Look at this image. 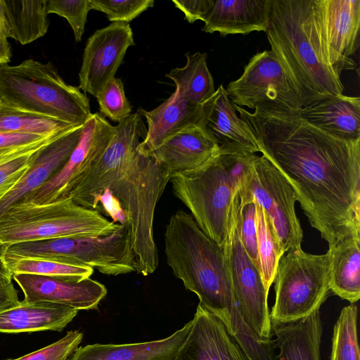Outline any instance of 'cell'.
Returning a JSON list of instances; mask_svg holds the SVG:
<instances>
[{
    "mask_svg": "<svg viewBox=\"0 0 360 360\" xmlns=\"http://www.w3.org/2000/svg\"><path fill=\"white\" fill-rule=\"evenodd\" d=\"M233 105L328 248L360 230V139L333 136L277 105L253 112Z\"/></svg>",
    "mask_w": 360,
    "mask_h": 360,
    "instance_id": "1",
    "label": "cell"
},
{
    "mask_svg": "<svg viewBox=\"0 0 360 360\" xmlns=\"http://www.w3.org/2000/svg\"><path fill=\"white\" fill-rule=\"evenodd\" d=\"M115 127L112 139L86 159L60 199L69 197L80 206L97 210L103 191L111 192L127 217L136 272L148 276L158 266L154 215L170 175L151 153L137 150L147 131L139 112Z\"/></svg>",
    "mask_w": 360,
    "mask_h": 360,
    "instance_id": "2",
    "label": "cell"
},
{
    "mask_svg": "<svg viewBox=\"0 0 360 360\" xmlns=\"http://www.w3.org/2000/svg\"><path fill=\"white\" fill-rule=\"evenodd\" d=\"M265 32L271 51L297 89L303 105L343 94L342 72L355 70L356 64L327 45L315 0H269Z\"/></svg>",
    "mask_w": 360,
    "mask_h": 360,
    "instance_id": "3",
    "label": "cell"
},
{
    "mask_svg": "<svg viewBox=\"0 0 360 360\" xmlns=\"http://www.w3.org/2000/svg\"><path fill=\"white\" fill-rule=\"evenodd\" d=\"M167 264L200 304L219 318L229 330L244 321L236 303L221 246L209 238L190 214L178 210L166 226Z\"/></svg>",
    "mask_w": 360,
    "mask_h": 360,
    "instance_id": "4",
    "label": "cell"
},
{
    "mask_svg": "<svg viewBox=\"0 0 360 360\" xmlns=\"http://www.w3.org/2000/svg\"><path fill=\"white\" fill-rule=\"evenodd\" d=\"M255 154L219 150L198 168L170 176L174 195L188 208L199 228L221 247L228 235L232 200L250 172Z\"/></svg>",
    "mask_w": 360,
    "mask_h": 360,
    "instance_id": "5",
    "label": "cell"
},
{
    "mask_svg": "<svg viewBox=\"0 0 360 360\" xmlns=\"http://www.w3.org/2000/svg\"><path fill=\"white\" fill-rule=\"evenodd\" d=\"M0 100L74 126L84 125L92 114L89 99L79 86L67 84L51 62L34 59L0 65Z\"/></svg>",
    "mask_w": 360,
    "mask_h": 360,
    "instance_id": "6",
    "label": "cell"
},
{
    "mask_svg": "<svg viewBox=\"0 0 360 360\" xmlns=\"http://www.w3.org/2000/svg\"><path fill=\"white\" fill-rule=\"evenodd\" d=\"M118 224L67 197L37 205L22 202L0 217V240L13 244L68 236H105Z\"/></svg>",
    "mask_w": 360,
    "mask_h": 360,
    "instance_id": "7",
    "label": "cell"
},
{
    "mask_svg": "<svg viewBox=\"0 0 360 360\" xmlns=\"http://www.w3.org/2000/svg\"><path fill=\"white\" fill-rule=\"evenodd\" d=\"M6 254L88 266L108 276L136 271L127 224H118L105 236H68L13 244Z\"/></svg>",
    "mask_w": 360,
    "mask_h": 360,
    "instance_id": "8",
    "label": "cell"
},
{
    "mask_svg": "<svg viewBox=\"0 0 360 360\" xmlns=\"http://www.w3.org/2000/svg\"><path fill=\"white\" fill-rule=\"evenodd\" d=\"M330 263L328 251L313 255L300 249L282 255L274 278L271 324L293 323L320 310L330 292Z\"/></svg>",
    "mask_w": 360,
    "mask_h": 360,
    "instance_id": "9",
    "label": "cell"
},
{
    "mask_svg": "<svg viewBox=\"0 0 360 360\" xmlns=\"http://www.w3.org/2000/svg\"><path fill=\"white\" fill-rule=\"evenodd\" d=\"M238 191L232 200L229 230L222 246L233 295L245 323L262 340L272 339L266 291L259 270L246 252L238 228Z\"/></svg>",
    "mask_w": 360,
    "mask_h": 360,
    "instance_id": "10",
    "label": "cell"
},
{
    "mask_svg": "<svg viewBox=\"0 0 360 360\" xmlns=\"http://www.w3.org/2000/svg\"><path fill=\"white\" fill-rule=\"evenodd\" d=\"M243 186L268 216L283 253L302 249L303 231L295 212L294 191L266 156L255 155Z\"/></svg>",
    "mask_w": 360,
    "mask_h": 360,
    "instance_id": "11",
    "label": "cell"
},
{
    "mask_svg": "<svg viewBox=\"0 0 360 360\" xmlns=\"http://www.w3.org/2000/svg\"><path fill=\"white\" fill-rule=\"evenodd\" d=\"M225 89L231 103L243 108L274 104L297 111L303 106L297 89L271 50L254 55L240 77Z\"/></svg>",
    "mask_w": 360,
    "mask_h": 360,
    "instance_id": "12",
    "label": "cell"
},
{
    "mask_svg": "<svg viewBox=\"0 0 360 360\" xmlns=\"http://www.w3.org/2000/svg\"><path fill=\"white\" fill-rule=\"evenodd\" d=\"M129 23L113 22L97 30L87 40L79 72V88L96 96L115 77L128 48L134 46Z\"/></svg>",
    "mask_w": 360,
    "mask_h": 360,
    "instance_id": "13",
    "label": "cell"
},
{
    "mask_svg": "<svg viewBox=\"0 0 360 360\" xmlns=\"http://www.w3.org/2000/svg\"><path fill=\"white\" fill-rule=\"evenodd\" d=\"M24 294L25 302H50L77 310L97 309L107 289L90 278L76 281L32 274L13 275Z\"/></svg>",
    "mask_w": 360,
    "mask_h": 360,
    "instance_id": "14",
    "label": "cell"
},
{
    "mask_svg": "<svg viewBox=\"0 0 360 360\" xmlns=\"http://www.w3.org/2000/svg\"><path fill=\"white\" fill-rule=\"evenodd\" d=\"M83 125L77 126L37 149L31 164L18 184L0 199V217L40 188L58 172L77 146Z\"/></svg>",
    "mask_w": 360,
    "mask_h": 360,
    "instance_id": "15",
    "label": "cell"
},
{
    "mask_svg": "<svg viewBox=\"0 0 360 360\" xmlns=\"http://www.w3.org/2000/svg\"><path fill=\"white\" fill-rule=\"evenodd\" d=\"M174 360H248L222 321L200 303Z\"/></svg>",
    "mask_w": 360,
    "mask_h": 360,
    "instance_id": "16",
    "label": "cell"
},
{
    "mask_svg": "<svg viewBox=\"0 0 360 360\" xmlns=\"http://www.w3.org/2000/svg\"><path fill=\"white\" fill-rule=\"evenodd\" d=\"M201 107L202 126L216 141L219 151L259 153L253 134L237 115L222 85Z\"/></svg>",
    "mask_w": 360,
    "mask_h": 360,
    "instance_id": "17",
    "label": "cell"
},
{
    "mask_svg": "<svg viewBox=\"0 0 360 360\" xmlns=\"http://www.w3.org/2000/svg\"><path fill=\"white\" fill-rule=\"evenodd\" d=\"M115 131V127L103 116L98 112L92 113L84 124L79 141L63 167L22 202L41 205L60 200L68 184L91 152Z\"/></svg>",
    "mask_w": 360,
    "mask_h": 360,
    "instance_id": "18",
    "label": "cell"
},
{
    "mask_svg": "<svg viewBox=\"0 0 360 360\" xmlns=\"http://www.w3.org/2000/svg\"><path fill=\"white\" fill-rule=\"evenodd\" d=\"M219 150L206 129L197 126L172 136L150 153L171 176L198 168Z\"/></svg>",
    "mask_w": 360,
    "mask_h": 360,
    "instance_id": "19",
    "label": "cell"
},
{
    "mask_svg": "<svg viewBox=\"0 0 360 360\" xmlns=\"http://www.w3.org/2000/svg\"><path fill=\"white\" fill-rule=\"evenodd\" d=\"M148 128L137 150L150 153L172 136L187 129L202 126L201 105H194L181 98L174 92L156 108L147 111L139 108ZM203 127V126H202Z\"/></svg>",
    "mask_w": 360,
    "mask_h": 360,
    "instance_id": "20",
    "label": "cell"
},
{
    "mask_svg": "<svg viewBox=\"0 0 360 360\" xmlns=\"http://www.w3.org/2000/svg\"><path fill=\"white\" fill-rule=\"evenodd\" d=\"M323 37L332 51L350 58L359 47L360 0H315Z\"/></svg>",
    "mask_w": 360,
    "mask_h": 360,
    "instance_id": "21",
    "label": "cell"
},
{
    "mask_svg": "<svg viewBox=\"0 0 360 360\" xmlns=\"http://www.w3.org/2000/svg\"><path fill=\"white\" fill-rule=\"evenodd\" d=\"M298 114L316 127L345 140L360 139V98L344 94L323 97L303 105Z\"/></svg>",
    "mask_w": 360,
    "mask_h": 360,
    "instance_id": "22",
    "label": "cell"
},
{
    "mask_svg": "<svg viewBox=\"0 0 360 360\" xmlns=\"http://www.w3.org/2000/svg\"><path fill=\"white\" fill-rule=\"evenodd\" d=\"M192 321L170 336L131 344H94L78 347L70 360H174L186 340Z\"/></svg>",
    "mask_w": 360,
    "mask_h": 360,
    "instance_id": "23",
    "label": "cell"
},
{
    "mask_svg": "<svg viewBox=\"0 0 360 360\" xmlns=\"http://www.w3.org/2000/svg\"><path fill=\"white\" fill-rule=\"evenodd\" d=\"M269 0H214L202 31L221 36L266 32Z\"/></svg>",
    "mask_w": 360,
    "mask_h": 360,
    "instance_id": "24",
    "label": "cell"
},
{
    "mask_svg": "<svg viewBox=\"0 0 360 360\" xmlns=\"http://www.w3.org/2000/svg\"><path fill=\"white\" fill-rule=\"evenodd\" d=\"M77 312L74 308L58 303L22 300L0 312V333L61 332Z\"/></svg>",
    "mask_w": 360,
    "mask_h": 360,
    "instance_id": "25",
    "label": "cell"
},
{
    "mask_svg": "<svg viewBox=\"0 0 360 360\" xmlns=\"http://www.w3.org/2000/svg\"><path fill=\"white\" fill-rule=\"evenodd\" d=\"M278 360H320L323 332L320 310L293 323L271 324Z\"/></svg>",
    "mask_w": 360,
    "mask_h": 360,
    "instance_id": "26",
    "label": "cell"
},
{
    "mask_svg": "<svg viewBox=\"0 0 360 360\" xmlns=\"http://www.w3.org/2000/svg\"><path fill=\"white\" fill-rule=\"evenodd\" d=\"M360 230L345 235L328 248L330 290L342 300L356 303L360 298Z\"/></svg>",
    "mask_w": 360,
    "mask_h": 360,
    "instance_id": "27",
    "label": "cell"
},
{
    "mask_svg": "<svg viewBox=\"0 0 360 360\" xmlns=\"http://www.w3.org/2000/svg\"><path fill=\"white\" fill-rule=\"evenodd\" d=\"M46 0H0V11L6 38L22 45L44 36L49 20Z\"/></svg>",
    "mask_w": 360,
    "mask_h": 360,
    "instance_id": "28",
    "label": "cell"
},
{
    "mask_svg": "<svg viewBox=\"0 0 360 360\" xmlns=\"http://www.w3.org/2000/svg\"><path fill=\"white\" fill-rule=\"evenodd\" d=\"M186 63L182 68L172 69L166 77L176 86L179 97L194 105H201L215 92L212 76L207 65V54L196 52L186 53Z\"/></svg>",
    "mask_w": 360,
    "mask_h": 360,
    "instance_id": "29",
    "label": "cell"
},
{
    "mask_svg": "<svg viewBox=\"0 0 360 360\" xmlns=\"http://www.w3.org/2000/svg\"><path fill=\"white\" fill-rule=\"evenodd\" d=\"M77 126L6 105L0 100V132H20L55 139Z\"/></svg>",
    "mask_w": 360,
    "mask_h": 360,
    "instance_id": "30",
    "label": "cell"
},
{
    "mask_svg": "<svg viewBox=\"0 0 360 360\" xmlns=\"http://www.w3.org/2000/svg\"><path fill=\"white\" fill-rule=\"evenodd\" d=\"M255 202L259 269L269 292L274 281L279 259L284 253L268 216L255 200Z\"/></svg>",
    "mask_w": 360,
    "mask_h": 360,
    "instance_id": "31",
    "label": "cell"
},
{
    "mask_svg": "<svg viewBox=\"0 0 360 360\" xmlns=\"http://www.w3.org/2000/svg\"><path fill=\"white\" fill-rule=\"evenodd\" d=\"M6 261L13 275L25 274L79 281L90 278L94 273V269L88 266L68 264L43 258L6 254Z\"/></svg>",
    "mask_w": 360,
    "mask_h": 360,
    "instance_id": "32",
    "label": "cell"
},
{
    "mask_svg": "<svg viewBox=\"0 0 360 360\" xmlns=\"http://www.w3.org/2000/svg\"><path fill=\"white\" fill-rule=\"evenodd\" d=\"M357 317L358 307L355 303L341 310L334 325L330 360H360Z\"/></svg>",
    "mask_w": 360,
    "mask_h": 360,
    "instance_id": "33",
    "label": "cell"
},
{
    "mask_svg": "<svg viewBox=\"0 0 360 360\" xmlns=\"http://www.w3.org/2000/svg\"><path fill=\"white\" fill-rule=\"evenodd\" d=\"M96 98L102 116L118 123L130 116L131 105L125 96L122 79L115 77L110 79Z\"/></svg>",
    "mask_w": 360,
    "mask_h": 360,
    "instance_id": "34",
    "label": "cell"
},
{
    "mask_svg": "<svg viewBox=\"0 0 360 360\" xmlns=\"http://www.w3.org/2000/svg\"><path fill=\"white\" fill-rule=\"evenodd\" d=\"M46 12L65 18L70 24L76 42L82 40L87 15L91 6L89 0H46Z\"/></svg>",
    "mask_w": 360,
    "mask_h": 360,
    "instance_id": "35",
    "label": "cell"
},
{
    "mask_svg": "<svg viewBox=\"0 0 360 360\" xmlns=\"http://www.w3.org/2000/svg\"><path fill=\"white\" fill-rule=\"evenodd\" d=\"M91 8L102 12L113 22L129 23L148 8L153 0H89Z\"/></svg>",
    "mask_w": 360,
    "mask_h": 360,
    "instance_id": "36",
    "label": "cell"
},
{
    "mask_svg": "<svg viewBox=\"0 0 360 360\" xmlns=\"http://www.w3.org/2000/svg\"><path fill=\"white\" fill-rule=\"evenodd\" d=\"M53 139L28 133L0 132V163L35 150Z\"/></svg>",
    "mask_w": 360,
    "mask_h": 360,
    "instance_id": "37",
    "label": "cell"
},
{
    "mask_svg": "<svg viewBox=\"0 0 360 360\" xmlns=\"http://www.w3.org/2000/svg\"><path fill=\"white\" fill-rule=\"evenodd\" d=\"M82 338V332L70 330L63 338L46 347L21 357L7 360H70Z\"/></svg>",
    "mask_w": 360,
    "mask_h": 360,
    "instance_id": "38",
    "label": "cell"
},
{
    "mask_svg": "<svg viewBox=\"0 0 360 360\" xmlns=\"http://www.w3.org/2000/svg\"><path fill=\"white\" fill-rule=\"evenodd\" d=\"M37 150L0 163V199L8 193L25 174Z\"/></svg>",
    "mask_w": 360,
    "mask_h": 360,
    "instance_id": "39",
    "label": "cell"
},
{
    "mask_svg": "<svg viewBox=\"0 0 360 360\" xmlns=\"http://www.w3.org/2000/svg\"><path fill=\"white\" fill-rule=\"evenodd\" d=\"M174 6L184 14L189 23L198 20H205L214 4V0H172Z\"/></svg>",
    "mask_w": 360,
    "mask_h": 360,
    "instance_id": "40",
    "label": "cell"
},
{
    "mask_svg": "<svg viewBox=\"0 0 360 360\" xmlns=\"http://www.w3.org/2000/svg\"><path fill=\"white\" fill-rule=\"evenodd\" d=\"M20 301L13 283L0 285V312L18 304Z\"/></svg>",
    "mask_w": 360,
    "mask_h": 360,
    "instance_id": "41",
    "label": "cell"
},
{
    "mask_svg": "<svg viewBox=\"0 0 360 360\" xmlns=\"http://www.w3.org/2000/svg\"><path fill=\"white\" fill-rule=\"evenodd\" d=\"M8 247L0 240V285H6L13 283V274L6 261Z\"/></svg>",
    "mask_w": 360,
    "mask_h": 360,
    "instance_id": "42",
    "label": "cell"
},
{
    "mask_svg": "<svg viewBox=\"0 0 360 360\" xmlns=\"http://www.w3.org/2000/svg\"><path fill=\"white\" fill-rule=\"evenodd\" d=\"M11 58V46L6 38L0 35V65L10 62Z\"/></svg>",
    "mask_w": 360,
    "mask_h": 360,
    "instance_id": "43",
    "label": "cell"
},
{
    "mask_svg": "<svg viewBox=\"0 0 360 360\" xmlns=\"http://www.w3.org/2000/svg\"><path fill=\"white\" fill-rule=\"evenodd\" d=\"M0 35L6 38L5 34H4V25H3V22H2V18H1V11H0Z\"/></svg>",
    "mask_w": 360,
    "mask_h": 360,
    "instance_id": "44",
    "label": "cell"
}]
</instances>
